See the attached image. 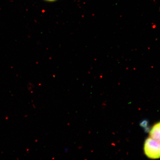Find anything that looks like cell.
I'll use <instances>...</instances> for the list:
<instances>
[{"label":"cell","mask_w":160,"mask_h":160,"mask_svg":"<svg viewBox=\"0 0 160 160\" xmlns=\"http://www.w3.org/2000/svg\"><path fill=\"white\" fill-rule=\"evenodd\" d=\"M143 150L145 155L150 159L160 158V142L152 138L149 137L146 139Z\"/></svg>","instance_id":"cell-1"},{"label":"cell","mask_w":160,"mask_h":160,"mask_svg":"<svg viewBox=\"0 0 160 160\" xmlns=\"http://www.w3.org/2000/svg\"><path fill=\"white\" fill-rule=\"evenodd\" d=\"M150 137L160 142V121L155 124L149 132Z\"/></svg>","instance_id":"cell-2"},{"label":"cell","mask_w":160,"mask_h":160,"mask_svg":"<svg viewBox=\"0 0 160 160\" xmlns=\"http://www.w3.org/2000/svg\"><path fill=\"white\" fill-rule=\"evenodd\" d=\"M45 1L49 2H53L57 1V0H45Z\"/></svg>","instance_id":"cell-3"}]
</instances>
